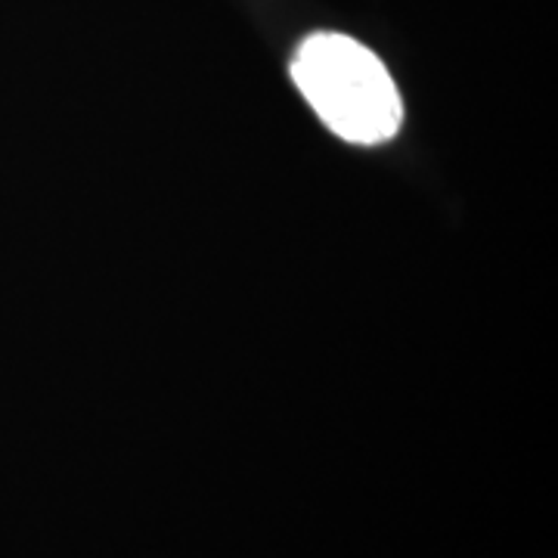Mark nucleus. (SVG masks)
Returning a JSON list of instances; mask_svg holds the SVG:
<instances>
[{"mask_svg":"<svg viewBox=\"0 0 558 558\" xmlns=\"http://www.w3.org/2000/svg\"><path fill=\"white\" fill-rule=\"evenodd\" d=\"M292 78L323 124L348 143L376 146L400 131L398 84L373 50L348 35H311L295 53Z\"/></svg>","mask_w":558,"mask_h":558,"instance_id":"1","label":"nucleus"}]
</instances>
